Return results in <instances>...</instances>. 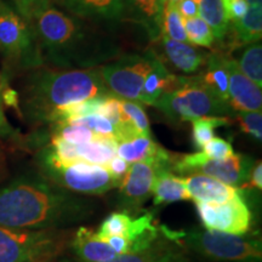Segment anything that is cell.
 <instances>
[{
    "label": "cell",
    "instance_id": "74e56055",
    "mask_svg": "<svg viewBox=\"0 0 262 262\" xmlns=\"http://www.w3.org/2000/svg\"><path fill=\"white\" fill-rule=\"evenodd\" d=\"M226 16L229 22H237L247 14L249 5L245 0H222Z\"/></svg>",
    "mask_w": 262,
    "mask_h": 262
},
{
    "label": "cell",
    "instance_id": "8992f818",
    "mask_svg": "<svg viewBox=\"0 0 262 262\" xmlns=\"http://www.w3.org/2000/svg\"><path fill=\"white\" fill-rule=\"evenodd\" d=\"M73 229H19L0 226V262H54L70 247Z\"/></svg>",
    "mask_w": 262,
    "mask_h": 262
},
{
    "label": "cell",
    "instance_id": "f1b7e54d",
    "mask_svg": "<svg viewBox=\"0 0 262 262\" xmlns=\"http://www.w3.org/2000/svg\"><path fill=\"white\" fill-rule=\"evenodd\" d=\"M229 124L227 117H202L192 122L193 145L202 150L206 143L215 137V130Z\"/></svg>",
    "mask_w": 262,
    "mask_h": 262
},
{
    "label": "cell",
    "instance_id": "ac0fdd59",
    "mask_svg": "<svg viewBox=\"0 0 262 262\" xmlns=\"http://www.w3.org/2000/svg\"><path fill=\"white\" fill-rule=\"evenodd\" d=\"M153 204L164 205L188 201L189 195L182 176L176 175L171 166H164L157 173L152 189Z\"/></svg>",
    "mask_w": 262,
    "mask_h": 262
},
{
    "label": "cell",
    "instance_id": "7c38bea8",
    "mask_svg": "<svg viewBox=\"0 0 262 262\" xmlns=\"http://www.w3.org/2000/svg\"><path fill=\"white\" fill-rule=\"evenodd\" d=\"M243 191L225 202H195L203 227L231 234H245L250 231L253 214L245 202Z\"/></svg>",
    "mask_w": 262,
    "mask_h": 262
},
{
    "label": "cell",
    "instance_id": "603a6c76",
    "mask_svg": "<svg viewBox=\"0 0 262 262\" xmlns=\"http://www.w3.org/2000/svg\"><path fill=\"white\" fill-rule=\"evenodd\" d=\"M170 152L156 143L150 136H136L134 139L118 142L117 156L127 163H137L143 160L157 159L168 156Z\"/></svg>",
    "mask_w": 262,
    "mask_h": 262
},
{
    "label": "cell",
    "instance_id": "6da1fadb",
    "mask_svg": "<svg viewBox=\"0 0 262 262\" xmlns=\"http://www.w3.org/2000/svg\"><path fill=\"white\" fill-rule=\"evenodd\" d=\"M94 196L75 194L45 176L25 175L0 188V226L19 229H70L97 211Z\"/></svg>",
    "mask_w": 262,
    "mask_h": 262
},
{
    "label": "cell",
    "instance_id": "44dd1931",
    "mask_svg": "<svg viewBox=\"0 0 262 262\" xmlns=\"http://www.w3.org/2000/svg\"><path fill=\"white\" fill-rule=\"evenodd\" d=\"M176 85V77L170 74L168 68L162 63L158 57L153 62L152 70L147 74L142 91H141L140 103L155 106L158 98L166 91L172 90Z\"/></svg>",
    "mask_w": 262,
    "mask_h": 262
},
{
    "label": "cell",
    "instance_id": "30bf717a",
    "mask_svg": "<svg viewBox=\"0 0 262 262\" xmlns=\"http://www.w3.org/2000/svg\"><path fill=\"white\" fill-rule=\"evenodd\" d=\"M156 57L149 51L145 55H126L112 63L101 66L100 72L107 89L118 98L140 103L143 83Z\"/></svg>",
    "mask_w": 262,
    "mask_h": 262
},
{
    "label": "cell",
    "instance_id": "7402d4cb",
    "mask_svg": "<svg viewBox=\"0 0 262 262\" xmlns=\"http://www.w3.org/2000/svg\"><path fill=\"white\" fill-rule=\"evenodd\" d=\"M226 60L227 56L224 55H208L205 62L206 68L201 75H198V78L204 86L228 103V70Z\"/></svg>",
    "mask_w": 262,
    "mask_h": 262
},
{
    "label": "cell",
    "instance_id": "277c9868",
    "mask_svg": "<svg viewBox=\"0 0 262 262\" xmlns=\"http://www.w3.org/2000/svg\"><path fill=\"white\" fill-rule=\"evenodd\" d=\"M165 232L193 255L208 261L262 262V242L257 233L231 234L204 227L183 231L165 227Z\"/></svg>",
    "mask_w": 262,
    "mask_h": 262
},
{
    "label": "cell",
    "instance_id": "f546056e",
    "mask_svg": "<svg viewBox=\"0 0 262 262\" xmlns=\"http://www.w3.org/2000/svg\"><path fill=\"white\" fill-rule=\"evenodd\" d=\"M183 25H185L188 42H191L192 45L210 48L214 44V33L209 27V25L205 21H203L199 16L198 17L183 19Z\"/></svg>",
    "mask_w": 262,
    "mask_h": 262
},
{
    "label": "cell",
    "instance_id": "4dcf8cb0",
    "mask_svg": "<svg viewBox=\"0 0 262 262\" xmlns=\"http://www.w3.org/2000/svg\"><path fill=\"white\" fill-rule=\"evenodd\" d=\"M131 220H133V216L126 214V212H112V214L107 216L102 221V224L100 225L96 233L103 239L112 237V235H122V237H125L127 231H129Z\"/></svg>",
    "mask_w": 262,
    "mask_h": 262
},
{
    "label": "cell",
    "instance_id": "3957f363",
    "mask_svg": "<svg viewBox=\"0 0 262 262\" xmlns=\"http://www.w3.org/2000/svg\"><path fill=\"white\" fill-rule=\"evenodd\" d=\"M110 94L100 68L40 71L32 75L26 104L32 118L51 123L61 108Z\"/></svg>",
    "mask_w": 262,
    "mask_h": 262
},
{
    "label": "cell",
    "instance_id": "83f0119b",
    "mask_svg": "<svg viewBox=\"0 0 262 262\" xmlns=\"http://www.w3.org/2000/svg\"><path fill=\"white\" fill-rule=\"evenodd\" d=\"M162 35L175 41L188 42L183 17L180 14L176 3H165L163 5Z\"/></svg>",
    "mask_w": 262,
    "mask_h": 262
},
{
    "label": "cell",
    "instance_id": "8fae6325",
    "mask_svg": "<svg viewBox=\"0 0 262 262\" xmlns=\"http://www.w3.org/2000/svg\"><path fill=\"white\" fill-rule=\"evenodd\" d=\"M172 158L173 157L169 153L168 156L157 159L131 164L118 187L119 192L117 195V208L129 215L140 212L143 204L152 195L153 183L159 169L171 166Z\"/></svg>",
    "mask_w": 262,
    "mask_h": 262
},
{
    "label": "cell",
    "instance_id": "7a4b0ae2",
    "mask_svg": "<svg viewBox=\"0 0 262 262\" xmlns=\"http://www.w3.org/2000/svg\"><path fill=\"white\" fill-rule=\"evenodd\" d=\"M42 62L66 70H88L112 60L118 48L77 16L52 5L29 19Z\"/></svg>",
    "mask_w": 262,
    "mask_h": 262
},
{
    "label": "cell",
    "instance_id": "52a82bcc",
    "mask_svg": "<svg viewBox=\"0 0 262 262\" xmlns=\"http://www.w3.org/2000/svg\"><path fill=\"white\" fill-rule=\"evenodd\" d=\"M40 165L48 180L79 195H103L120 185L111 176L106 166L85 160L62 163L49 156L47 150L41 153Z\"/></svg>",
    "mask_w": 262,
    "mask_h": 262
},
{
    "label": "cell",
    "instance_id": "ee69618b",
    "mask_svg": "<svg viewBox=\"0 0 262 262\" xmlns=\"http://www.w3.org/2000/svg\"><path fill=\"white\" fill-rule=\"evenodd\" d=\"M160 2V4H162V6L165 4V3H178V2H180V0H159ZM196 2L199 3V0H196Z\"/></svg>",
    "mask_w": 262,
    "mask_h": 262
},
{
    "label": "cell",
    "instance_id": "484cf974",
    "mask_svg": "<svg viewBox=\"0 0 262 262\" xmlns=\"http://www.w3.org/2000/svg\"><path fill=\"white\" fill-rule=\"evenodd\" d=\"M199 16L214 33L215 40L224 41L229 31V21L222 0H199Z\"/></svg>",
    "mask_w": 262,
    "mask_h": 262
},
{
    "label": "cell",
    "instance_id": "9c48e42d",
    "mask_svg": "<svg viewBox=\"0 0 262 262\" xmlns=\"http://www.w3.org/2000/svg\"><path fill=\"white\" fill-rule=\"evenodd\" d=\"M255 165L253 157L233 153L225 159H211L202 150L181 157H173L171 170L183 176L202 173L235 188H244Z\"/></svg>",
    "mask_w": 262,
    "mask_h": 262
},
{
    "label": "cell",
    "instance_id": "9a60e30c",
    "mask_svg": "<svg viewBox=\"0 0 262 262\" xmlns=\"http://www.w3.org/2000/svg\"><path fill=\"white\" fill-rule=\"evenodd\" d=\"M71 15L97 24L117 25L126 17L124 0H58Z\"/></svg>",
    "mask_w": 262,
    "mask_h": 262
},
{
    "label": "cell",
    "instance_id": "7bdbcfd3",
    "mask_svg": "<svg viewBox=\"0 0 262 262\" xmlns=\"http://www.w3.org/2000/svg\"><path fill=\"white\" fill-rule=\"evenodd\" d=\"M250 8H262V0H245Z\"/></svg>",
    "mask_w": 262,
    "mask_h": 262
},
{
    "label": "cell",
    "instance_id": "e575fe53",
    "mask_svg": "<svg viewBox=\"0 0 262 262\" xmlns=\"http://www.w3.org/2000/svg\"><path fill=\"white\" fill-rule=\"evenodd\" d=\"M239 126L243 133L261 142L262 140V113L258 112H235Z\"/></svg>",
    "mask_w": 262,
    "mask_h": 262
},
{
    "label": "cell",
    "instance_id": "ab89813d",
    "mask_svg": "<svg viewBox=\"0 0 262 262\" xmlns=\"http://www.w3.org/2000/svg\"><path fill=\"white\" fill-rule=\"evenodd\" d=\"M180 14L183 19L198 17L199 16V8L196 0H180L176 3Z\"/></svg>",
    "mask_w": 262,
    "mask_h": 262
},
{
    "label": "cell",
    "instance_id": "f35d334b",
    "mask_svg": "<svg viewBox=\"0 0 262 262\" xmlns=\"http://www.w3.org/2000/svg\"><path fill=\"white\" fill-rule=\"evenodd\" d=\"M129 166L130 164L125 162L123 158H120L119 156H114L113 158L110 160V163L107 164L106 168L114 180H117L118 182L122 183V180L124 179V176L126 175Z\"/></svg>",
    "mask_w": 262,
    "mask_h": 262
},
{
    "label": "cell",
    "instance_id": "d6986e66",
    "mask_svg": "<svg viewBox=\"0 0 262 262\" xmlns=\"http://www.w3.org/2000/svg\"><path fill=\"white\" fill-rule=\"evenodd\" d=\"M163 48L166 57L176 70L183 73H194L202 70L205 64L208 55L196 50L193 45L188 42H180L162 35Z\"/></svg>",
    "mask_w": 262,
    "mask_h": 262
},
{
    "label": "cell",
    "instance_id": "ba28073f",
    "mask_svg": "<svg viewBox=\"0 0 262 262\" xmlns=\"http://www.w3.org/2000/svg\"><path fill=\"white\" fill-rule=\"evenodd\" d=\"M0 51L15 67H39L42 62L28 21L0 0Z\"/></svg>",
    "mask_w": 262,
    "mask_h": 262
},
{
    "label": "cell",
    "instance_id": "e0dca14e",
    "mask_svg": "<svg viewBox=\"0 0 262 262\" xmlns=\"http://www.w3.org/2000/svg\"><path fill=\"white\" fill-rule=\"evenodd\" d=\"M189 199L195 202H225L241 193V188L232 187L211 176L191 173L183 176Z\"/></svg>",
    "mask_w": 262,
    "mask_h": 262
},
{
    "label": "cell",
    "instance_id": "1f68e13d",
    "mask_svg": "<svg viewBox=\"0 0 262 262\" xmlns=\"http://www.w3.org/2000/svg\"><path fill=\"white\" fill-rule=\"evenodd\" d=\"M120 106H122L123 114L134 126L136 133L139 135L150 136L148 118H147L142 106H140V103L137 102L122 100V98H120Z\"/></svg>",
    "mask_w": 262,
    "mask_h": 262
},
{
    "label": "cell",
    "instance_id": "5bb4252c",
    "mask_svg": "<svg viewBox=\"0 0 262 262\" xmlns=\"http://www.w3.org/2000/svg\"><path fill=\"white\" fill-rule=\"evenodd\" d=\"M228 103L234 112H258L262 108L261 88L239 70L237 61L227 57Z\"/></svg>",
    "mask_w": 262,
    "mask_h": 262
},
{
    "label": "cell",
    "instance_id": "5b68a950",
    "mask_svg": "<svg viewBox=\"0 0 262 262\" xmlns=\"http://www.w3.org/2000/svg\"><path fill=\"white\" fill-rule=\"evenodd\" d=\"M155 107L172 123L193 122L202 117H229L231 106L204 86L198 75L176 77V85L158 98Z\"/></svg>",
    "mask_w": 262,
    "mask_h": 262
},
{
    "label": "cell",
    "instance_id": "b9f144b4",
    "mask_svg": "<svg viewBox=\"0 0 262 262\" xmlns=\"http://www.w3.org/2000/svg\"><path fill=\"white\" fill-rule=\"evenodd\" d=\"M106 241L118 255L126 254L129 251V244H127L126 239L122 235H112V237L107 238Z\"/></svg>",
    "mask_w": 262,
    "mask_h": 262
},
{
    "label": "cell",
    "instance_id": "ffe728a7",
    "mask_svg": "<svg viewBox=\"0 0 262 262\" xmlns=\"http://www.w3.org/2000/svg\"><path fill=\"white\" fill-rule=\"evenodd\" d=\"M127 12L142 26L152 40L162 37L163 6L159 0H124Z\"/></svg>",
    "mask_w": 262,
    "mask_h": 262
},
{
    "label": "cell",
    "instance_id": "836d02e7",
    "mask_svg": "<svg viewBox=\"0 0 262 262\" xmlns=\"http://www.w3.org/2000/svg\"><path fill=\"white\" fill-rule=\"evenodd\" d=\"M55 136L61 137L72 145H84L95 139V134L90 129L80 125H72L67 123H57Z\"/></svg>",
    "mask_w": 262,
    "mask_h": 262
},
{
    "label": "cell",
    "instance_id": "d6a6232c",
    "mask_svg": "<svg viewBox=\"0 0 262 262\" xmlns=\"http://www.w3.org/2000/svg\"><path fill=\"white\" fill-rule=\"evenodd\" d=\"M72 125H80L90 129L95 135L102 136V137H111V139L116 140V131L112 123L107 120L106 118L100 116V114H90V116H85L77 119H72L66 122Z\"/></svg>",
    "mask_w": 262,
    "mask_h": 262
},
{
    "label": "cell",
    "instance_id": "2e32d148",
    "mask_svg": "<svg viewBox=\"0 0 262 262\" xmlns=\"http://www.w3.org/2000/svg\"><path fill=\"white\" fill-rule=\"evenodd\" d=\"M68 250L77 262H106L118 256L106 239L85 226H78L73 231Z\"/></svg>",
    "mask_w": 262,
    "mask_h": 262
},
{
    "label": "cell",
    "instance_id": "d590c367",
    "mask_svg": "<svg viewBox=\"0 0 262 262\" xmlns=\"http://www.w3.org/2000/svg\"><path fill=\"white\" fill-rule=\"evenodd\" d=\"M202 152L211 159H225L233 155V147L227 140L214 137L203 147Z\"/></svg>",
    "mask_w": 262,
    "mask_h": 262
},
{
    "label": "cell",
    "instance_id": "4316f807",
    "mask_svg": "<svg viewBox=\"0 0 262 262\" xmlns=\"http://www.w3.org/2000/svg\"><path fill=\"white\" fill-rule=\"evenodd\" d=\"M237 63L244 75L262 88V47L260 41L248 44Z\"/></svg>",
    "mask_w": 262,
    "mask_h": 262
},
{
    "label": "cell",
    "instance_id": "8d00e7d4",
    "mask_svg": "<svg viewBox=\"0 0 262 262\" xmlns=\"http://www.w3.org/2000/svg\"><path fill=\"white\" fill-rule=\"evenodd\" d=\"M16 8V11L24 17L26 21H29L31 17L41 9L51 5L52 0H12Z\"/></svg>",
    "mask_w": 262,
    "mask_h": 262
},
{
    "label": "cell",
    "instance_id": "4fadbf2b",
    "mask_svg": "<svg viewBox=\"0 0 262 262\" xmlns=\"http://www.w3.org/2000/svg\"><path fill=\"white\" fill-rule=\"evenodd\" d=\"M160 229L162 233L159 237L147 248L134 253L118 255L117 257L106 262H199L183 245L166 234L164 226ZM61 262L77 261L64 260Z\"/></svg>",
    "mask_w": 262,
    "mask_h": 262
},
{
    "label": "cell",
    "instance_id": "60d3db41",
    "mask_svg": "<svg viewBox=\"0 0 262 262\" xmlns=\"http://www.w3.org/2000/svg\"><path fill=\"white\" fill-rule=\"evenodd\" d=\"M245 186H248V187H251V188H255V189H258V191H261L262 189V164H261V160L255 162L254 168L250 172V178H249V181Z\"/></svg>",
    "mask_w": 262,
    "mask_h": 262
},
{
    "label": "cell",
    "instance_id": "cb8c5ba5",
    "mask_svg": "<svg viewBox=\"0 0 262 262\" xmlns=\"http://www.w3.org/2000/svg\"><path fill=\"white\" fill-rule=\"evenodd\" d=\"M232 38L235 45H248L261 41L262 9L250 8L239 21L232 24Z\"/></svg>",
    "mask_w": 262,
    "mask_h": 262
},
{
    "label": "cell",
    "instance_id": "d4e9b609",
    "mask_svg": "<svg viewBox=\"0 0 262 262\" xmlns=\"http://www.w3.org/2000/svg\"><path fill=\"white\" fill-rule=\"evenodd\" d=\"M118 142L111 137L95 136V139L84 145H78V156L81 160L106 166L110 160L117 156Z\"/></svg>",
    "mask_w": 262,
    "mask_h": 262
}]
</instances>
